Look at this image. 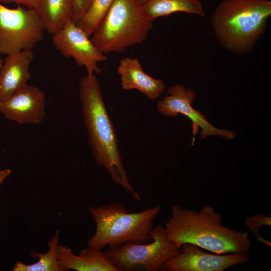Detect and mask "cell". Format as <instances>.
Wrapping results in <instances>:
<instances>
[{
  "label": "cell",
  "mask_w": 271,
  "mask_h": 271,
  "mask_svg": "<svg viewBox=\"0 0 271 271\" xmlns=\"http://www.w3.org/2000/svg\"><path fill=\"white\" fill-rule=\"evenodd\" d=\"M222 221L220 214L210 205L199 211L172 205L164 233L179 248L188 243L217 254L247 253L251 246L248 232L231 229Z\"/></svg>",
  "instance_id": "1"
},
{
  "label": "cell",
  "mask_w": 271,
  "mask_h": 271,
  "mask_svg": "<svg viewBox=\"0 0 271 271\" xmlns=\"http://www.w3.org/2000/svg\"><path fill=\"white\" fill-rule=\"evenodd\" d=\"M0 113L19 124H38L45 116V98L38 87L26 85L0 101Z\"/></svg>",
  "instance_id": "11"
},
{
  "label": "cell",
  "mask_w": 271,
  "mask_h": 271,
  "mask_svg": "<svg viewBox=\"0 0 271 271\" xmlns=\"http://www.w3.org/2000/svg\"><path fill=\"white\" fill-rule=\"evenodd\" d=\"M142 7L146 16L152 21L158 17L178 12L202 17L205 15L200 0H147Z\"/></svg>",
  "instance_id": "16"
},
{
  "label": "cell",
  "mask_w": 271,
  "mask_h": 271,
  "mask_svg": "<svg viewBox=\"0 0 271 271\" xmlns=\"http://www.w3.org/2000/svg\"><path fill=\"white\" fill-rule=\"evenodd\" d=\"M152 27L136 0H114L90 38L103 54L121 52L144 41Z\"/></svg>",
  "instance_id": "5"
},
{
  "label": "cell",
  "mask_w": 271,
  "mask_h": 271,
  "mask_svg": "<svg viewBox=\"0 0 271 271\" xmlns=\"http://www.w3.org/2000/svg\"><path fill=\"white\" fill-rule=\"evenodd\" d=\"M52 42L65 58L72 57L80 67H84L87 75L100 73L99 62L107 57L97 48L86 33L72 21L52 35Z\"/></svg>",
  "instance_id": "9"
},
{
  "label": "cell",
  "mask_w": 271,
  "mask_h": 271,
  "mask_svg": "<svg viewBox=\"0 0 271 271\" xmlns=\"http://www.w3.org/2000/svg\"><path fill=\"white\" fill-rule=\"evenodd\" d=\"M3 63V60L2 59L1 54L0 53V71H1V68L2 67Z\"/></svg>",
  "instance_id": "23"
},
{
  "label": "cell",
  "mask_w": 271,
  "mask_h": 271,
  "mask_svg": "<svg viewBox=\"0 0 271 271\" xmlns=\"http://www.w3.org/2000/svg\"><path fill=\"white\" fill-rule=\"evenodd\" d=\"M58 258L64 271H118L104 252L89 246L81 249L76 255L71 248L59 245Z\"/></svg>",
  "instance_id": "14"
},
{
  "label": "cell",
  "mask_w": 271,
  "mask_h": 271,
  "mask_svg": "<svg viewBox=\"0 0 271 271\" xmlns=\"http://www.w3.org/2000/svg\"><path fill=\"white\" fill-rule=\"evenodd\" d=\"M244 223L251 230L257 240L270 247V242L261 237L258 231L259 228L261 226H271V218L270 217L260 214L248 216L245 218Z\"/></svg>",
  "instance_id": "19"
},
{
  "label": "cell",
  "mask_w": 271,
  "mask_h": 271,
  "mask_svg": "<svg viewBox=\"0 0 271 271\" xmlns=\"http://www.w3.org/2000/svg\"><path fill=\"white\" fill-rule=\"evenodd\" d=\"M250 260L247 253L213 254L193 244L184 243L180 252L166 261L163 268L170 271H223Z\"/></svg>",
  "instance_id": "10"
},
{
  "label": "cell",
  "mask_w": 271,
  "mask_h": 271,
  "mask_svg": "<svg viewBox=\"0 0 271 271\" xmlns=\"http://www.w3.org/2000/svg\"><path fill=\"white\" fill-rule=\"evenodd\" d=\"M59 242V232L57 230L47 244L48 250L46 253L32 252L31 253L32 257L38 259V261L33 264H26L18 261L15 264L12 270L64 271L58 262Z\"/></svg>",
  "instance_id": "17"
},
{
  "label": "cell",
  "mask_w": 271,
  "mask_h": 271,
  "mask_svg": "<svg viewBox=\"0 0 271 271\" xmlns=\"http://www.w3.org/2000/svg\"><path fill=\"white\" fill-rule=\"evenodd\" d=\"M34 57L32 49L6 55L0 71V101L27 85L29 65Z\"/></svg>",
  "instance_id": "12"
},
{
  "label": "cell",
  "mask_w": 271,
  "mask_h": 271,
  "mask_svg": "<svg viewBox=\"0 0 271 271\" xmlns=\"http://www.w3.org/2000/svg\"><path fill=\"white\" fill-rule=\"evenodd\" d=\"M161 205L129 212L125 206L112 202L108 205L90 207L89 214L96 223V229L87 242L88 246L101 250L128 243H144L151 240L153 220Z\"/></svg>",
  "instance_id": "4"
},
{
  "label": "cell",
  "mask_w": 271,
  "mask_h": 271,
  "mask_svg": "<svg viewBox=\"0 0 271 271\" xmlns=\"http://www.w3.org/2000/svg\"><path fill=\"white\" fill-rule=\"evenodd\" d=\"M40 0H0V3L10 4L15 3L19 5H23L28 8H36Z\"/></svg>",
  "instance_id": "21"
},
{
  "label": "cell",
  "mask_w": 271,
  "mask_h": 271,
  "mask_svg": "<svg viewBox=\"0 0 271 271\" xmlns=\"http://www.w3.org/2000/svg\"><path fill=\"white\" fill-rule=\"evenodd\" d=\"M270 15L269 0H223L211 21L221 45L242 54L253 50L264 34Z\"/></svg>",
  "instance_id": "3"
},
{
  "label": "cell",
  "mask_w": 271,
  "mask_h": 271,
  "mask_svg": "<svg viewBox=\"0 0 271 271\" xmlns=\"http://www.w3.org/2000/svg\"><path fill=\"white\" fill-rule=\"evenodd\" d=\"M114 0H93L82 17L76 23L90 37L103 20Z\"/></svg>",
  "instance_id": "18"
},
{
  "label": "cell",
  "mask_w": 271,
  "mask_h": 271,
  "mask_svg": "<svg viewBox=\"0 0 271 271\" xmlns=\"http://www.w3.org/2000/svg\"><path fill=\"white\" fill-rule=\"evenodd\" d=\"M35 9L45 30L52 35L72 21L73 0H40Z\"/></svg>",
  "instance_id": "15"
},
{
  "label": "cell",
  "mask_w": 271,
  "mask_h": 271,
  "mask_svg": "<svg viewBox=\"0 0 271 271\" xmlns=\"http://www.w3.org/2000/svg\"><path fill=\"white\" fill-rule=\"evenodd\" d=\"M11 173L9 169H6L0 170V185L2 182Z\"/></svg>",
  "instance_id": "22"
},
{
  "label": "cell",
  "mask_w": 271,
  "mask_h": 271,
  "mask_svg": "<svg viewBox=\"0 0 271 271\" xmlns=\"http://www.w3.org/2000/svg\"><path fill=\"white\" fill-rule=\"evenodd\" d=\"M167 96L157 101V109L165 116L174 117L181 114L189 118L192 122L194 136L201 128V138L209 136H219L227 139H234L235 132L220 129L211 125L205 116L194 109L192 103L196 98L195 91L186 88L183 84L171 86L167 89Z\"/></svg>",
  "instance_id": "8"
},
{
  "label": "cell",
  "mask_w": 271,
  "mask_h": 271,
  "mask_svg": "<svg viewBox=\"0 0 271 271\" xmlns=\"http://www.w3.org/2000/svg\"><path fill=\"white\" fill-rule=\"evenodd\" d=\"M79 98L88 144L96 162L104 167L113 182L133 198L141 200L128 178L118 146L117 134L107 110L95 74L83 76L80 82Z\"/></svg>",
  "instance_id": "2"
},
{
  "label": "cell",
  "mask_w": 271,
  "mask_h": 271,
  "mask_svg": "<svg viewBox=\"0 0 271 271\" xmlns=\"http://www.w3.org/2000/svg\"><path fill=\"white\" fill-rule=\"evenodd\" d=\"M140 4L143 5L147 0H136Z\"/></svg>",
  "instance_id": "24"
},
{
  "label": "cell",
  "mask_w": 271,
  "mask_h": 271,
  "mask_svg": "<svg viewBox=\"0 0 271 271\" xmlns=\"http://www.w3.org/2000/svg\"><path fill=\"white\" fill-rule=\"evenodd\" d=\"M44 24L35 8L0 3V53L8 55L32 49L44 38Z\"/></svg>",
  "instance_id": "7"
},
{
  "label": "cell",
  "mask_w": 271,
  "mask_h": 271,
  "mask_svg": "<svg viewBox=\"0 0 271 271\" xmlns=\"http://www.w3.org/2000/svg\"><path fill=\"white\" fill-rule=\"evenodd\" d=\"M93 0H73V16L72 21L76 23L88 9Z\"/></svg>",
  "instance_id": "20"
},
{
  "label": "cell",
  "mask_w": 271,
  "mask_h": 271,
  "mask_svg": "<svg viewBox=\"0 0 271 271\" xmlns=\"http://www.w3.org/2000/svg\"><path fill=\"white\" fill-rule=\"evenodd\" d=\"M117 72L121 77L123 89L137 90L151 100L158 98L165 89L163 81L155 79L144 72L137 58H123L119 62Z\"/></svg>",
  "instance_id": "13"
},
{
  "label": "cell",
  "mask_w": 271,
  "mask_h": 271,
  "mask_svg": "<svg viewBox=\"0 0 271 271\" xmlns=\"http://www.w3.org/2000/svg\"><path fill=\"white\" fill-rule=\"evenodd\" d=\"M180 251L166 238L163 226L158 224L153 227L150 242L107 247L104 252L118 271H156Z\"/></svg>",
  "instance_id": "6"
}]
</instances>
